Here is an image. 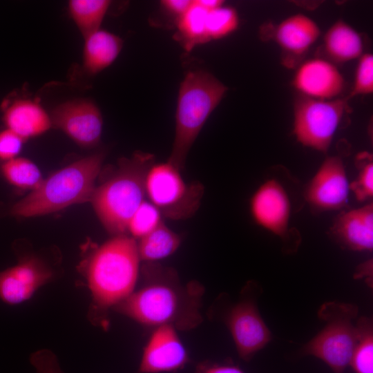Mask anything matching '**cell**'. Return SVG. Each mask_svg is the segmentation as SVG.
I'll list each match as a JSON object with an SVG mask.
<instances>
[{"mask_svg":"<svg viewBox=\"0 0 373 373\" xmlns=\"http://www.w3.org/2000/svg\"><path fill=\"white\" fill-rule=\"evenodd\" d=\"M141 286L113 309L153 329L171 325L189 331L203 321L204 287L196 280L182 283L177 271L157 262H144Z\"/></svg>","mask_w":373,"mask_h":373,"instance_id":"1","label":"cell"},{"mask_svg":"<svg viewBox=\"0 0 373 373\" xmlns=\"http://www.w3.org/2000/svg\"><path fill=\"white\" fill-rule=\"evenodd\" d=\"M140 261L135 240L125 234L114 236L88 257L84 274L92 298L90 313L102 325L108 311L135 289Z\"/></svg>","mask_w":373,"mask_h":373,"instance_id":"2","label":"cell"},{"mask_svg":"<svg viewBox=\"0 0 373 373\" xmlns=\"http://www.w3.org/2000/svg\"><path fill=\"white\" fill-rule=\"evenodd\" d=\"M104 158L103 153H95L55 172L44 179L36 189L17 202L10 213L23 218L38 216L73 204L90 202Z\"/></svg>","mask_w":373,"mask_h":373,"instance_id":"3","label":"cell"},{"mask_svg":"<svg viewBox=\"0 0 373 373\" xmlns=\"http://www.w3.org/2000/svg\"><path fill=\"white\" fill-rule=\"evenodd\" d=\"M153 164V155L135 153L130 158H122L113 174L95 187L90 202L110 233L127 232L131 216L144 200L146 176Z\"/></svg>","mask_w":373,"mask_h":373,"instance_id":"4","label":"cell"},{"mask_svg":"<svg viewBox=\"0 0 373 373\" xmlns=\"http://www.w3.org/2000/svg\"><path fill=\"white\" fill-rule=\"evenodd\" d=\"M227 87L202 70L187 73L180 84L175 113V137L168 162L180 171L184 168L189 149L211 113L220 104Z\"/></svg>","mask_w":373,"mask_h":373,"instance_id":"5","label":"cell"},{"mask_svg":"<svg viewBox=\"0 0 373 373\" xmlns=\"http://www.w3.org/2000/svg\"><path fill=\"white\" fill-rule=\"evenodd\" d=\"M358 308L351 303L330 301L323 304L318 312L325 322L323 329L302 348V353L324 361L334 373H344L358 339L354 320Z\"/></svg>","mask_w":373,"mask_h":373,"instance_id":"6","label":"cell"},{"mask_svg":"<svg viewBox=\"0 0 373 373\" xmlns=\"http://www.w3.org/2000/svg\"><path fill=\"white\" fill-rule=\"evenodd\" d=\"M348 99H316L298 95L293 104V134L303 146L327 152L343 118Z\"/></svg>","mask_w":373,"mask_h":373,"instance_id":"7","label":"cell"},{"mask_svg":"<svg viewBox=\"0 0 373 373\" xmlns=\"http://www.w3.org/2000/svg\"><path fill=\"white\" fill-rule=\"evenodd\" d=\"M146 195L162 215L171 220L191 217L204 193L200 182L186 183L180 171L168 161L153 164L145 180Z\"/></svg>","mask_w":373,"mask_h":373,"instance_id":"8","label":"cell"},{"mask_svg":"<svg viewBox=\"0 0 373 373\" xmlns=\"http://www.w3.org/2000/svg\"><path fill=\"white\" fill-rule=\"evenodd\" d=\"M52 126L62 131L81 146L91 148L100 141L103 119L91 100L77 99L60 104L50 115Z\"/></svg>","mask_w":373,"mask_h":373,"instance_id":"9","label":"cell"},{"mask_svg":"<svg viewBox=\"0 0 373 373\" xmlns=\"http://www.w3.org/2000/svg\"><path fill=\"white\" fill-rule=\"evenodd\" d=\"M226 324L239 356L246 361L271 340L270 330L253 298L247 296L234 305L226 317Z\"/></svg>","mask_w":373,"mask_h":373,"instance_id":"10","label":"cell"},{"mask_svg":"<svg viewBox=\"0 0 373 373\" xmlns=\"http://www.w3.org/2000/svg\"><path fill=\"white\" fill-rule=\"evenodd\" d=\"M350 191V182L342 159L329 156L307 184L305 198L315 210L335 211L347 204Z\"/></svg>","mask_w":373,"mask_h":373,"instance_id":"11","label":"cell"},{"mask_svg":"<svg viewBox=\"0 0 373 373\" xmlns=\"http://www.w3.org/2000/svg\"><path fill=\"white\" fill-rule=\"evenodd\" d=\"M53 276L52 269L40 258L22 257L15 265L0 271V300L11 305L21 304Z\"/></svg>","mask_w":373,"mask_h":373,"instance_id":"12","label":"cell"},{"mask_svg":"<svg viewBox=\"0 0 373 373\" xmlns=\"http://www.w3.org/2000/svg\"><path fill=\"white\" fill-rule=\"evenodd\" d=\"M171 325L154 328L145 345L137 373L175 372L189 361L187 350Z\"/></svg>","mask_w":373,"mask_h":373,"instance_id":"13","label":"cell"},{"mask_svg":"<svg viewBox=\"0 0 373 373\" xmlns=\"http://www.w3.org/2000/svg\"><path fill=\"white\" fill-rule=\"evenodd\" d=\"M249 210L258 225L280 238L287 236L291 204L286 190L278 181L270 179L264 182L251 196Z\"/></svg>","mask_w":373,"mask_h":373,"instance_id":"14","label":"cell"},{"mask_svg":"<svg viewBox=\"0 0 373 373\" xmlns=\"http://www.w3.org/2000/svg\"><path fill=\"white\" fill-rule=\"evenodd\" d=\"M299 95L316 99L338 98L345 88V79L334 63L314 57L300 64L292 78Z\"/></svg>","mask_w":373,"mask_h":373,"instance_id":"15","label":"cell"},{"mask_svg":"<svg viewBox=\"0 0 373 373\" xmlns=\"http://www.w3.org/2000/svg\"><path fill=\"white\" fill-rule=\"evenodd\" d=\"M6 128L24 141L40 135L51 126L50 116L36 100L15 97L6 99L1 105Z\"/></svg>","mask_w":373,"mask_h":373,"instance_id":"16","label":"cell"},{"mask_svg":"<svg viewBox=\"0 0 373 373\" xmlns=\"http://www.w3.org/2000/svg\"><path fill=\"white\" fill-rule=\"evenodd\" d=\"M332 238L343 248L372 251L373 204L369 203L339 215L331 228Z\"/></svg>","mask_w":373,"mask_h":373,"instance_id":"17","label":"cell"},{"mask_svg":"<svg viewBox=\"0 0 373 373\" xmlns=\"http://www.w3.org/2000/svg\"><path fill=\"white\" fill-rule=\"evenodd\" d=\"M318 23L311 17L296 13L280 22L274 31V38L288 57L303 56L320 37Z\"/></svg>","mask_w":373,"mask_h":373,"instance_id":"18","label":"cell"},{"mask_svg":"<svg viewBox=\"0 0 373 373\" xmlns=\"http://www.w3.org/2000/svg\"><path fill=\"white\" fill-rule=\"evenodd\" d=\"M323 46L327 59L333 63L358 59L364 53L362 36L342 19L335 21L327 29Z\"/></svg>","mask_w":373,"mask_h":373,"instance_id":"19","label":"cell"},{"mask_svg":"<svg viewBox=\"0 0 373 373\" xmlns=\"http://www.w3.org/2000/svg\"><path fill=\"white\" fill-rule=\"evenodd\" d=\"M84 38L83 66L91 75L111 66L119 55L123 46V41L119 37L101 28Z\"/></svg>","mask_w":373,"mask_h":373,"instance_id":"20","label":"cell"},{"mask_svg":"<svg viewBox=\"0 0 373 373\" xmlns=\"http://www.w3.org/2000/svg\"><path fill=\"white\" fill-rule=\"evenodd\" d=\"M181 243L178 234L162 222L137 243L140 260L155 262L175 253Z\"/></svg>","mask_w":373,"mask_h":373,"instance_id":"21","label":"cell"},{"mask_svg":"<svg viewBox=\"0 0 373 373\" xmlns=\"http://www.w3.org/2000/svg\"><path fill=\"white\" fill-rule=\"evenodd\" d=\"M111 4L108 0H70L68 10L70 18L83 37L100 28Z\"/></svg>","mask_w":373,"mask_h":373,"instance_id":"22","label":"cell"},{"mask_svg":"<svg viewBox=\"0 0 373 373\" xmlns=\"http://www.w3.org/2000/svg\"><path fill=\"white\" fill-rule=\"evenodd\" d=\"M208 11L193 1L190 8L178 19L179 37L187 50L195 46L208 42L207 15Z\"/></svg>","mask_w":373,"mask_h":373,"instance_id":"23","label":"cell"},{"mask_svg":"<svg viewBox=\"0 0 373 373\" xmlns=\"http://www.w3.org/2000/svg\"><path fill=\"white\" fill-rule=\"evenodd\" d=\"M356 325L358 339L350 365L356 373H373L372 319L361 316Z\"/></svg>","mask_w":373,"mask_h":373,"instance_id":"24","label":"cell"},{"mask_svg":"<svg viewBox=\"0 0 373 373\" xmlns=\"http://www.w3.org/2000/svg\"><path fill=\"white\" fill-rule=\"evenodd\" d=\"M1 172L12 185L23 189H36L43 182L38 166L31 160L17 157L3 162Z\"/></svg>","mask_w":373,"mask_h":373,"instance_id":"25","label":"cell"},{"mask_svg":"<svg viewBox=\"0 0 373 373\" xmlns=\"http://www.w3.org/2000/svg\"><path fill=\"white\" fill-rule=\"evenodd\" d=\"M238 25V15L233 8L222 5L208 11L207 34L209 41L222 39L229 35L237 30Z\"/></svg>","mask_w":373,"mask_h":373,"instance_id":"26","label":"cell"},{"mask_svg":"<svg viewBox=\"0 0 373 373\" xmlns=\"http://www.w3.org/2000/svg\"><path fill=\"white\" fill-rule=\"evenodd\" d=\"M161 216L159 210L151 202L144 200L131 216L127 231L133 238L140 240L162 222Z\"/></svg>","mask_w":373,"mask_h":373,"instance_id":"27","label":"cell"},{"mask_svg":"<svg viewBox=\"0 0 373 373\" xmlns=\"http://www.w3.org/2000/svg\"><path fill=\"white\" fill-rule=\"evenodd\" d=\"M358 174L350 183V189L359 202L369 200L373 196V161L367 152H361L356 157Z\"/></svg>","mask_w":373,"mask_h":373,"instance_id":"28","label":"cell"},{"mask_svg":"<svg viewBox=\"0 0 373 373\" xmlns=\"http://www.w3.org/2000/svg\"><path fill=\"white\" fill-rule=\"evenodd\" d=\"M373 93V55L363 53L358 59L354 82L347 97L348 99L358 95H368Z\"/></svg>","mask_w":373,"mask_h":373,"instance_id":"29","label":"cell"},{"mask_svg":"<svg viewBox=\"0 0 373 373\" xmlns=\"http://www.w3.org/2000/svg\"><path fill=\"white\" fill-rule=\"evenodd\" d=\"M24 140L10 130L0 131V160L3 162L17 157Z\"/></svg>","mask_w":373,"mask_h":373,"instance_id":"30","label":"cell"},{"mask_svg":"<svg viewBox=\"0 0 373 373\" xmlns=\"http://www.w3.org/2000/svg\"><path fill=\"white\" fill-rule=\"evenodd\" d=\"M30 363L35 373H64L57 356L48 350H39L32 354Z\"/></svg>","mask_w":373,"mask_h":373,"instance_id":"31","label":"cell"},{"mask_svg":"<svg viewBox=\"0 0 373 373\" xmlns=\"http://www.w3.org/2000/svg\"><path fill=\"white\" fill-rule=\"evenodd\" d=\"M196 373H245L239 367L230 364H219L210 361L199 363Z\"/></svg>","mask_w":373,"mask_h":373,"instance_id":"32","label":"cell"},{"mask_svg":"<svg viewBox=\"0 0 373 373\" xmlns=\"http://www.w3.org/2000/svg\"><path fill=\"white\" fill-rule=\"evenodd\" d=\"M191 0H164L161 5L169 14L176 16L178 19L184 15L192 6Z\"/></svg>","mask_w":373,"mask_h":373,"instance_id":"33","label":"cell"},{"mask_svg":"<svg viewBox=\"0 0 373 373\" xmlns=\"http://www.w3.org/2000/svg\"><path fill=\"white\" fill-rule=\"evenodd\" d=\"M196 3L207 11L218 8L224 5L221 0H195Z\"/></svg>","mask_w":373,"mask_h":373,"instance_id":"34","label":"cell"},{"mask_svg":"<svg viewBox=\"0 0 373 373\" xmlns=\"http://www.w3.org/2000/svg\"><path fill=\"white\" fill-rule=\"evenodd\" d=\"M372 260L367 261V262L359 266V269H358L356 275L358 277L361 278L363 276H366V275L367 274V276L370 277V271H372Z\"/></svg>","mask_w":373,"mask_h":373,"instance_id":"35","label":"cell"}]
</instances>
